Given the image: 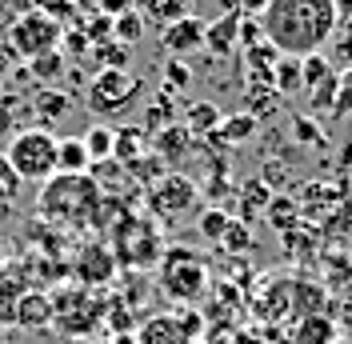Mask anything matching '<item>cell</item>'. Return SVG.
<instances>
[{
    "instance_id": "obj_1",
    "label": "cell",
    "mask_w": 352,
    "mask_h": 344,
    "mask_svg": "<svg viewBox=\"0 0 352 344\" xmlns=\"http://www.w3.org/2000/svg\"><path fill=\"white\" fill-rule=\"evenodd\" d=\"M256 21H261L264 41L285 56L320 52L340 28L332 0H268Z\"/></svg>"
},
{
    "instance_id": "obj_2",
    "label": "cell",
    "mask_w": 352,
    "mask_h": 344,
    "mask_svg": "<svg viewBox=\"0 0 352 344\" xmlns=\"http://www.w3.org/2000/svg\"><path fill=\"white\" fill-rule=\"evenodd\" d=\"M100 180L92 172L80 176H56V180H44L41 189V216L44 220H56V224H85L96 213V200H100Z\"/></svg>"
},
{
    "instance_id": "obj_3",
    "label": "cell",
    "mask_w": 352,
    "mask_h": 344,
    "mask_svg": "<svg viewBox=\"0 0 352 344\" xmlns=\"http://www.w3.org/2000/svg\"><path fill=\"white\" fill-rule=\"evenodd\" d=\"M112 257L120 268L132 272H144L148 264L164 257V244H160V228H156L148 216H120L116 228H112Z\"/></svg>"
},
{
    "instance_id": "obj_4",
    "label": "cell",
    "mask_w": 352,
    "mask_h": 344,
    "mask_svg": "<svg viewBox=\"0 0 352 344\" xmlns=\"http://www.w3.org/2000/svg\"><path fill=\"white\" fill-rule=\"evenodd\" d=\"M4 160H8V169L16 172V180H52V172H56V136L48 129H24L16 132L12 140H8V149H4Z\"/></svg>"
},
{
    "instance_id": "obj_5",
    "label": "cell",
    "mask_w": 352,
    "mask_h": 344,
    "mask_svg": "<svg viewBox=\"0 0 352 344\" xmlns=\"http://www.w3.org/2000/svg\"><path fill=\"white\" fill-rule=\"evenodd\" d=\"M208 288V268L197 252L188 248H173L160 257V292L173 304H192L204 297Z\"/></svg>"
},
{
    "instance_id": "obj_6",
    "label": "cell",
    "mask_w": 352,
    "mask_h": 344,
    "mask_svg": "<svg viewBox=\"0 0 352 344\" xmlns=\"http://www.w3.org/2000/svg\"><path fill=\"white\" fill-rule=\"evenodd\" d=\"M140 100V80L120 68H100L88 80V108L96 116H124Z\"/></svg>"
},
{
    "instance_id": "obj_7",
    "label": "cell",
    "mask_w": 352,
    "mask_h": 344,
    "mask_svg": "<svg viewBox=\"0 0 352 344\" xmlns=\"http://www.w3.org/2000/svg\"><path fill=\"white\" fill-rule=\"evenodd\" d=\"M56 44H60V24L52 21V17H44L41 8L16 17L12 28H8V52L24 56V61H32L41 52H52Z\"/></svg>"
},
{
    "instance_id": "obj_8",
    "label": "cell",
    "mask_w": 352,
    "mask_h": 344,
    "mask_svg": "<svg viewBox=\"0 0 352 344\" xmlns=\"http://www.w3.org/2000/svg\"><path fill=\"white\" fill-rule=\"evenodd\" d=\"M197 204V180H188L184 172H173V176H160L153 193H148V208H153L156 220H176Z\"/></svg>"
},
{
    "instance_id": "obj_9",
    "label": "cell",
    "mask_w": 352,
    "mask_h": 344,
    "mask_svg": "<svg viewBox=\"0 0 352 344\" xmlns=\"http://www.w3.org/2000/svg\"><path fill=\"white\" fill-rule=\"evenodd\" d=\"M204 24L208 21H200L197 12H188V17H180V21L173 24H164L160 28V48L168 52V56H192L197 48H204Z\"/></svg>"
},
{
    "instance_id": "obj_10",
    "label": "cell",
    "mask_w": 352,
    "mask_h": 344,
    "mask_svg": "<svg viewBox=\"0 0 352 344\" xmlns=\"http://www.w3.org/2000/svg\"><path fill=\"white\" fill-rule=\"evenodd\" d=\"M132 336H136V344H197V336L180 324L176 312H160V316L140 321Z\"/></svg>"
},
{
    "instance_id": "obj_11",
    "label": "cell",
    "mask_w": 352,
    "mask_h": 344,
    "mask_svg": "<svg viewBox=\"0 0 352 344\" xmlns=\"http://www.w3.org/2000/svg\"><path fill=\"white\" fill-rule=\"evenodd\" d=\"M72 272H76V280L80 284H109L112 277H116V257H112L109 244H88L85 252L76 257V264H72Z\"/></svg>"
},
{
    "instance_id": "obj_12",
    "label": "cell",
    "mask_w": 352,
    "mask_h": 344,
    "mask_svg": "<svg viewBox=\"0 0 352 344\" xmlns=\"http://www.w3.org/2000/svg\"><path fill=\"white\" fill-rule=\"evenodd\" d=\"M241 44V12H220L217 21L204 24V48L208 56H228Z\"/></svg>"
},
{
    "instance_id": "obj_13",
    "label": "cell",
    "mask_w": 352,
    "mask_h": 344,
    "mask_svg": "<svg viewBox=\"0 0 352 344\" xmlns=\"http://www.w3.org/2000/svg\"><path fill=\"white\" fill-rule=\"evenodd\" d=\"M192 132L184 129V125H168V129H160V132H153V156L168 169V164H180L188 152H192Z\"/></svg>"
},
{
    "instance_id": "obj_14",
    "label": "cell",
    "mask_w": 352,
    "mask_h": 344,
    "mask_svg": "<svg viewBox=\"0 0 352 344\" xmlns=\"http://www.w3.org/2000/svg\"><path fill=\"white\" fill-rule=\"evenodd\" d=\"M32 112H36L41 125H56V120H65L68 112H72V96H68L65 88L44 85L41 92L32 96Z\"/></svg>"
},
{
    "instance_id": "obj_15",
    "label": "cell",
    "mask_w": 352,
    "mask_h": 344,
    "mask_svg": "<svg viewBox=\"0 0 352 344\" xmlns=\"http://www.w3.org/2000/svg\"><path fill=\"white\" fill-rule=\"evenodd\" d=\"M292 344H336V321L324 316V312H308V316L296 321Z\"/></svg>"
},
{
    "instance_id": "obj_16",
    "label": "cell",
    "mask_w": 352,
    "mask_h": 344,
    "mask_svg": "<svg viewBox=\"0 0 352 344\" xmlns=\"http://www.w3.org/2000/svg\"><path fill=\"white\" fill-rule=\"evenodd\" d=\"M132 8L144 17V24L156 21V24H173L180 17L192 12V0H132Z\"/></svg>"
},
{
    "instance_id": "obj_17",
    "label": "cell",
    "mask_w": 352,
    "mask_h": 344,
    "mask_svg": "<svg viewBox=\"0 0 352 344\" xmlns=\"http://www.w3.org/2000/svg\"><path fill=\"white\" fill-rule=\"evenodd\" d=\"M116 132V140H112V156L120 160V164H132V160H140L144 156V144H148V132L140 129V125H124V129H112Z\"/></svg>"
},
{
    "instance_id": "obj_18",
    "label": "cell",
    "mask_w": 352,
    "mask_h": 344,
    "mask_svg": "<svg viewBox=\"0 0 352 344\" xmlns=\"http://www.w3.org/2000/svg\"><path fill=\"white\" fill-rule=\"evenodd\" d=\"M92 169V160H88L85 152V140L80 136H65V140H56V172H65V176H80V172Z\"/></svg>"
},
{
    "instance_id": "obj_19",
    "label": "cell",
    "mask_w": 352,
    "mask_h": 344,
    "mask_svg": "<svg viewBox=\"0 0 352 344\" xmlns=\"http://www.w3.org/2000/svg\"><path fill=\"white\" fill-rule=\"evenodd\" d=\"M272 88H276V96H296V92H305V80H300V56H276V65H272Z\"/></svg>"
},
{
    "instance_id": "obj_20",
    "label": "cell",
    "mask_w": 352,
    "mask_h": 344,
    "mask_svg": "<svg viewBox=\"0 0 352 344\" xmlns=\"http://www.w3.org/2000/svg\"><path fill=\"white\" fill-rule=\"evenodd\" d=\"M16 324H24V328H44V324L52 321V301L44 297V292H28V297H21L16 301Z\"/></svg>"
},
{
    "instance_id": "obj_21",
    "label": "cell",
    "mask_w": 352,
    "mask_h": 344,
    "mask_svg": "<svg viewBox=\"0 0 352 344\" xmlns=\"http://www.w3.org/2000/svg\"><path fill=\"white\" fill-rule=\"evenodd\" d=\"M220 120H224V112L212 100H197V105H188V112H184V129L192 132V136H212L220 129Z\"/></svg>"
},
{
    "instance_id": "obj_22",
    "label": "cell",
    "mask_w": 352,
    "mask_h": 344,
    "mask_svg": "<svg viewBox=\"0 0 352 344\" xmlns=\"http://www.w3.org/2000/svg\"><path fill=\"white\" fill-rule=\"evenodd\" d=\"M92 52V65L96 68H120V72H129L132 65V48L129 44H120V41H100V44H88Z\"/></svg>"
},
{
    "instance_id": "obj_23",
    "label": "cell",
    "mask_w": 352,
    "mask_h": 344,
    "mask_svg": "<svg viewBox=\"0 0 352 344\" xmlns=\"http://www.w3.org/2000/svg\"><path fill=\"white\" fill-rule=\"evenodd\" d=\"M256 132V116H248V112H232V116H224L217 129V140L220 144H241V140H248Z\"/></svg>"
},
{
    "instance_id": "obj_24",
    "label": "cell",
    "mask_w": 352,
    "mask_h": 344,
    "mask_svg": "<svg viewBox=\"0 0 352 344\" xmlns=\"http://www.w3.org/2000/svg\"><path fill=\"white\" fill-rule=\"evenodd\" d=\"M80 140H85V152H88V160H92V164L112 160V140H116V132H112L109 125H92Z\"/></svg>"
},
{
    "instance_id": "obj_25",
    "label": "cell",
    "mask_w": 352,
    "mask_h": 344,
    "mask_svg": "<svg viewBox=\"0 0 352 344\" xmlns=\"http://www.w3.org/2000/svg\"><path fill=\"white\" fill-rule=\"evenodd\" d=\"M65 65H68L65 52H60V48H52V52H41V56H32V61H28V72H32V76L41 80V88H44V85H52V80L65 72Z\"/></svg>"
},
{
    "instance_id": "obj_26",
    "label": "cell",
    "mask_w": 352,
    "mask_h": 344,
    "mask_svg": "<svg viewBox=\"0 0 352 344\" xmlns=\"http://www.w3.org/2000/svg\"><path fill=\"white\" fill-rule=\"evenodd\" d=\"M176 105H173V92H156L153 105H148V125H140L144 132H160L168 129V125H176Z\"/></svg>"
},
{
    "instance_id": "obj_27",
    "label": "cell",
    "mask_w": 352,
    "mask_h": 344,
    "mask_svg": "<svg viewBox=\"0 0 352 344\" xmlns=\"http://www.w3.org/2000/svg\"><path fill=\"white\" fill-rule=\"evenodd\" d=\"M144 32H148V24H144V17H140L136 8H132V12H124V17H116V21H112V41L129 44V48H132L136 41H140Z\"/></svg>"
},
{
    "instance_id": "obj_28",
    "label": "cell",
    "mask_w": 352,
    "mask_h": 344,
    "mask_svg": "<svg viewBox=\"0 0 352 344\" xmlns=\"http://www.w3.org/2000/svg\"><path fill=\"white\" fill-rule=\"evenodd\" d=\"M336 68H332V61L324 56V52H308V56H300V80H305V88H316L324 76H332Z\"/></svg>"
},
{
    "instance_id": "obj_29",
    "label": "cell",
    "mask_w": 352,
    "mask_h": 344,
    "mask_svg": "<svg viewBox=\"0 0 352 344\" xmlns=\"http://www.w3.org/2000/svg\"><path fill=\"white\" fill-rule=\"evenodd\" d=\"M228 220H232V216H228V208L208 204V208L200 213V220H197V233L204 240H220V237H224V228H228Z\"/></svg>"
},
{
    "instance_id": "obj_30",
    "label": "cell",
    "mask_w": 352,
    "mask_h": 344,
    "mask_svg": "<svg viewBox=\"0 0 352 344\" xmlns=\"http://www.w3.org/2000/svg\"><path fill=\"white\" fill-rule=\"evenodd\" d=\"M224 252H232V257H241V252H248L252 248V228L248 224H241V220H228V228H224V237L217 240Z\"/></svg>"
},
{
    "instance_id": "obj_31",
    "label": "cell",
    "mask_w": 352,
    "mask_h": 344,
    "mask_svg": "<svg viewBox=\"0 0 352 344\" xmlns=\"http://www.w3.org/2000/svg\"><path fill=\"white\" fill-rule=\"evenodd\" d=\"M192 85V68L184 65V61H180V56H168V61H164V92H184V88Z\"/></svg>"
},
{
    "instance_id": "obj_32",
    "label": "cell",
    "mask_w": 352,
    "mask_h": 344,
    "mask_svg": "<svg viewBox=\"0 0 352 344\" xmlns=\"http://www.w3.org/2000/svg\"><path fill=\"white\" fill-rule=\"evenodd\" d=\"M312 96H308V108H316V112H324V108H332V100H336V92H340V76L332 72V76H324L316 88H308Z\"/></svg>"
},
{
    "instance_id": "obj_33",
    "label": "cell",
    "mask_w": 352,
    "mask_h": 344,
    "mask_svg": "<svg viewBox=\"0 0 352 344\" xmlns=\"http://www.w3.org/2000/svg\"><path fill=\"white\" fill-rule=\"evenodd\" d=\"M332 52H336V56H329L332 68H336V65L352 68V24H344V28H340V36L332 32Z\"/></svg>"
},
{
    "instance_id": "obj_34",
    "label": "cell",
    "mask_w": 352,
    "mask_h": 344,
    "mask_svg": "<svg viewBox=\"0 0 352 344\" xmlns=\"http://www.w3.org/2000/svg\"><path fill=\"white\" fill-rule=\"evenodd\" d=\"M16 120H21V116H16V100L4 96V100H0V140H12V136H16Z\"/></svg>"
},
{
    "instance_id": "obj_35",
    "label": "cell",
    "mask_w": 352,
    "mask_h": 344,
    "mask_svg": "<svg viewBox=\"0 0 352 344\" xmlns=\"http://www.w3.org/2000/svg\"><path fill=\"white\" fill-rule=\"evenodd\" d=\"M41 12L52 21H76V0H41Z\"/></svg>"
},
{
    "instance_id": "obj_36",
    "label": "cell",
    "mask_w": 352,
    "mask_h": 344,
    "mask_svg": "<svg viewBox=\"0 0 352 344\" xmlns=\"http://www.w3.org/2000/svg\"><path fill=\"white\" fill-rule=\"evenodd\" d=\"M292 132H296V140H300V144H320V140H324L312 116H296V125H292Z\"/></svg>"
},
{
    "instance_id": "obj_37",
    "label": "cell",
    "mask_w": 352,
    "mask_h": 344,
    "mask_svg": "<svg viewBox=\"0 0 352 344\" xmlns=\"http://www.w3.org/2000/svg\"><path fill=\"white\" fill-rule=\"evenodd\" d=\"M60 41H65V56H88V41H85V32L80 28H68V32H60Z\"/></svg>"
},
{
    "instance_id": "obj_38",
    "label": "cell",
    "mask_w": 352,
    "mask_h": 344,
    "mask_svg": "<svg viewBox=\"0 0 352 344\" xmlns=\"http://www.w3.org/2000/svg\"><path fill=\"white\" fill-rule=\"evenodd\" d=\"M268 216H272V224L288 228V224H292V200H285V196L276 200V196H272V200H268Z\"/></svg>"
},
{
    "instance_id": "obj_39",
    "label": "cell",
    "mask_w": 352,
    "mask_h": 344,
    "mask_svg": "<svg viewBox=\"0 0 352 344\" xmlns=\"http://www.w3.org/2000/svg\"><path fill=\"white\" fill-rule=\"evenodd\" d=\"M261 41H264L261 21H256V17H244V12H241V44H244V48H252V44H261Z\"/></svg>"
},
{
    "instance_id": "obj_40",
    "label": "cell",
    "mask_w": 352,
    "mask_h": 344,
    "mask_svg": "<svg viewBox=\"0 0 352 344\" xmlns=\"http://www.w3.org/2000/svg\"><path fill=\"white\" fill-rule=\"evenodd\" d=\"M332 112H336V116H352V76L340 80V92H336V100H332Z\"/></svg>"
},
{
    "instance_id": "obj_41",
    "label": "cell",
    "mask_w": 352,
    "mask_h": 344,
    "mask_svg": "<svg viewBox=\"0 0 352 344\" xmlns=\"http://www.w3.org/2000/svg\"><path fill=\"white\" fill-rule=\"evenodd\" d=\"M96 12H100V17H109V21H116V17L132 12V0H96Z\"/></svg>"
},
{
    "instance_id": "obj_42",
    "label": "cell",
    "mask_w": 352,
    "mask_h": 344,
    "mask_svg": "<svg viewBox=\"0 0 352 344\" xmlns=\"http://www.w3.org/2000/svg\"><path fill=\"white\" fill-rule=\"evenodd\" d=\"M0 184H4V189H8L12 196L21 193V180H16V172L8 169V160H4V149H0Z\"/></svg>"
},
{
    "instance_id": "obj_43",
    "label": "cell",
    "mask_w": 352,
    "mask_h": 344,
    "mask_svg": "<svg viewBox=\"0 0 352 344\" xmlns=\"http://www.w3.org/2000/svg\"><path fill=\"white\" fill-rule=\"evenodd\" d=\"M332 4H336V21L352 24V0H332Z\"/></svg>"
},
{
    "instance_id": "obj_44",
    "label": "cell",
    "mask_w": 352,
    "mask_h": 344,
    "mask_svg": "<svg viewBox=\"0 0 352 344\" xmlns=\"http://www.w3.org/2000/svg\"><path fill=\"white\" fill-rule=\"evenodd\" d=\"M244 0H217V12H241Z\"/></svg>"
},
{
    "instance_id": "obj_45",
    "label": "cell",
    "mask_w": 352,
    "mask_h": 344,
    "mask_svg": "<svg viewBox=\"0 0 352 344\" xmlns=\"http://www.w3.org/2000/svg\"><path fill=\"white\" fill-rule=\"evenodd\" d=\"M12 200H16V196H12V193H8V189H4V184H0V213H4V208H8Z\"/></svg>"
},
{
    "instance_id": "obj_46",
    "label": "cell",
    "mask_w": 352,
    "mask_h": 344,
    "mask_svg": "<svg viewBox=\"0 0 352 344\" xmlns=\"http://www.w3.org/2000/svg\"><path fill=\"white\" fill-rule=\"evenodd\" d=\"M8 61H12V52H8V48H0V76L8 72Z\"/></svg>"
},
{
    "instance_id": "obj_47",
    "label": "cell",
    "mask_w": 352,
    "mask_h": 344,
    "mask_svg": "<svg viewBox=\"0 0 352 344\" xmlns=\"http://www.w3.org/2000/svg\"><path fill=\"white\" fill-rule=\"evenodd\" d=\"M112 344H136V336H132V332H116V341Z\"/></svg>"
},
{
    "instance_id": "obj_48",
    "label": "cell",
    "mask_w": 352,
    "mask_h": 344,
    "mask_svg": "<svg viewBox=\"0 0 352 344\" xmlns=\"http://www.w3.org/2000/svg\"><path fill=\"white\" fill-rule=\"evenodd\" d=\"M96 344H112V341H96Z\"/></svg>"
}]
</instances>
